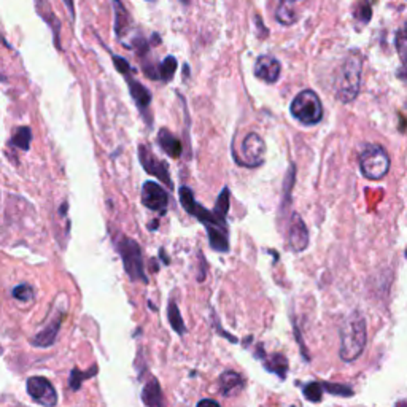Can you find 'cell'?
I'll return each mask as SVG.
<instances>
[{
  "instance_id": "obj_31",
  "label": "cell",
  "mask_w": 407,
  "mask_h": 407,
  "mask_svg": "<svg viewBox=\"0 0 407 407\" xmlns=\"http://www.w3.org/2000/svg\"><path fill=\"white\" fill-rule=\"evenodd\" d=\"M64 3H66L68 12H70V15L73 17V15H75V8H73V0H64Z\"/></svg>"
},
{
  "instance_id": "obj_4",
  "label": "cell",
  "mask_w": 407,
  "mask_h": 407,
  "mask_svg": "<svg viewBox=\"0 0 407 407\" xmlns=\"http://www.w3.org/2000/svg\"><path fill=\"white\" fill-rule=\"evenodd\" d=\"M361 173L369 180H380L390 171V156L382 145H368L359 155Z\"/></svg>"
},
{
  "instance_id": "obj_28",
  "label": "cell",
  "mask_w": 407,
  "mask_h": 407,
  "mask_svg": "<svg viewBox=\"0 0 407 407\" xmlns=\"http://www.w3.org/2000/svg\"><path fill=\"white\" fill-rule=\"evenodd\" d=\"M94 374H97V368H93L91 371L86 372V374L80 372V371H78V369H73V371H72V375H70V387H72L73 390H78V388H80L82 380L88 379V377H91V375H94Z\"/></svg>"
},
{
  "instance_id": "obj_5",
  "label": "cell",
  "mask_w": 407,
  "mask_h": 407,
  "mask_svg": "<svg viewBox=\"0 0 407 407\" xmlns=\"http://www.w3.org/2000/svg\"><path fill=\"white\" fill-rule=\"evenodd\" d=\"M118 250L121 253V260L124 264V271L131 277L132 282H144L148 283L145 267H144V256L142 250L135 240L129 237H121L118 242Z\"/></svg>"
},
{
  "instance_id": "obj_2",
  "label": "cell",
  "mask_w": 407,
  "mask_h": 407,
  "mask_svg": "<svg viewBox=\"0 0 407 407\" xmlns=\"http://www.w3.org/2000/svg\"><path fill=\"white\" fill-rule=\"evenodd\" d=\"M361 72H363V57L358 51H353L347 56L336 78V97L342 104H350L357 99L361 86Z\"/></svg>"
},
{
  "instance_id": "obj_13",
  "label": "cell",
  "mask_w": 407,
  "mask_h": 407,
  "mask_svg": "<svg viewBox=\"0 0 407 407\" xmlns=\"http://www.w3.org/2000/svg\"><path fill=\"white\" fill-rule=\"evenodd\" d=\"M218 388L221 395L226 396V398H231V396L239 393L244 388V379H242L240 374L234 371H225L220 375Z\"/></svg>"
},
{
  "instance_id": "obj_35",
  "label": "cell",
  "mask_w": 407,
  "mask_h": 407,
  "mask_svg": "<svg viewBox=\"0 0 407 407\" xmlns=\"http://www.w3.org/2000/svg\"><path fill=\"white\" fill-rule=\"evenodd\" d=\"M146 2H156V0H146Z\"/></svg>"
},
{
  "instance_id": "obj_25",
  "label": "cell",
  "mask_w": 407,
  "mask_h": 407,
  "mask_svg": "<svg viewBox=\"0 0 407 407\" xmlns=\"http://www.w3.org/2000/svg\"><path fill=\"white\" fill-rule=\"evenodd\" d=\"M228 210H229V189L225 188L223 191L220 193L218 199H216L214 212L216 215H220V216H223V218H226V215H228Z\"/></svg>"
},
{
  "instance_id": "obj_24",
  "label": "cell",
  "mask_w": 407,
  "mask_h": 407,
  "mask_svg": "<svg viewBox=\"0 0 407 407\" xmlns=\"http://www.w3.org/2000/svg\"><path fill=\"white\" fill-rule=\"evenodd\" d=\"M396 50H398L401 61L407 66V21L396 34Z\"/></svg>"
},
{
  "instance_id": "obj_6",
  "label": "cell",
  "mask_w": 407,
  "mask_h": 407,
  "mask_svg": "<svg viewBox=\"0 0 407 407\" xmlns=\"http://www.w3.org/2000/svg\"><path fill=\"white\" fill-rule=\"evenodd\" d=\"M266 145L256 132H250L242 142V158H236V161L247 167H258L264 162Z\"/></svg>"
},
{
  "instance_id": "obj_38",
  "label": "cell",
  "mask_w": 407,
  "mask_h": 407,
  "mask_svg": "<svg viewBox=\"0 0 407 407\" xmlns=\"http://www.w3.org/2000/svg\"><path fill=\"white\" fill-rule=\"evenodd\" d=\"M0 80H2V77H0Z\"/></svg>"
},
{
  "instance_id": "obj_33",
  "label": "cell",
  "mask_w": 407,
  "mask_h": 407,
  "mask_svg": "<svg viewBox=\"0 0 407 407\" xmlns=\"http://www.w3.org/2000/svg\"><path fill=\"white\" fill-rule=\"evenodd\" d=\"M156 226H158V221H155V223H153V225H151V231H155V228H156Z\"/></svg>"
},
{
  "instance_id": "obj_36",
  "label": "cell",
  "mask_w": 407,
  "mask_h": 407,
  "mask_svg": "<svg viewBox=\"0 0 407 407\" xmlns=\"http://www.w3.org/2000/svg\"><path fill=\"white\" fill-rule=\"evenodd\" d=\"M294 2H301V0H294Z\"/></svg>"
},
{
  "instance_id": "obj_32",
  "label": "cell",
  "mask_w": 407,
  "mask_h": 407,
  "mask_svg": "<svg viewBox=\"0 0 407 407\" xmlns=\"http://www.w3.org/2000/svg\"><path fill=\"white\" fill-rule=\"evenodd\" d=\"M204 404H214V406H218V403H216V401H214V399H202L199 403V406H204Z\"/></svg>"
},
{
  "instance_id": "obj_22",
  "label": "cell",
  "mask_w": 407,
  "mask_h": 407,
  "mask_svg": "<svg viewBox=\"0 0 407 407\" xmlns=\"http://www.w3.org/2000/svg\"><path fill=\"white\" fill-rule=\"evenodd\" d=\"M167 315H169V323H171L172 330H176L178 334H184V332H187V326H184V323H183L182 314H180L177 304L172 303V301L169 303Z\"/></svg>"
},
{
  "instance_id": "obj_15",
  "label": "cell",
  "mask_w": 407,
  "mask_h": 407,
  "mask_svg": "<svg viewBox=\"0 0 407 407\" xmlns=\"http://www.w3.org/2000/svg\"><path fill=\"white\" fill-rule=\"evenodd\" d=\"M158 144H160L161 150L166 153V155L172 156V158H178L182 155V142H180L172 132H169L167 129H161L158 132Z\"/></svg>"
},
{
  "instance_id": "obj_17",
  "label": "cell",
  "mask_w": 407,
  "mask_h": 407,
  "mask_svg": "<svg viewBox=\"0 0 407 407\" xmlns=\"http://www.w3.org/2000/svg\"><path fill=\"white\" fill-rule=\"evenodd\" d=\"M61 321H62V319L55 320L53 323H50L48 326H46L45 330H41L39 334H35L34 339H32V346L34 347H40V348L51 347L53 343L56 342L57 332H59V328H61Z\"/></svg>"
},
{
  "instance_id": "obj_29",
  "label": "cell",
  "mask_w": 407,
  "mask_h": 407,
  "mask_svg": "<svg viewBox=\"0 0 407 407\" xmlns=\"http://www.w3.org/2000/svg\"><path fill=\"white\" fill-rule=\"evenodd\" d=\"M323 388L326 391H330L331 395H336V396H347V398H350L353 395V390L346 387V385H339V384H323Z\"/></svg>"
},
{
  "instance_id": "obj_21",
  "label": "cell",
  "mask_w": 407,
  "mask_h": 407,
  "mask_svg": "<svg viewBox=\"0 0 407 407\" xmlns=\"http://www.w3.org/2000/svg\"><path fill=\"white\" fill-rule=\"evenodd\" d=\"M30 140H32V131L24 126V128H19L17 132H15L12 140H10V145L28 151L30 146Z\"/></svg>"
},
{
  "instance_id": "obj_27",
  "label": "cell",
  "mask_w": 407,
  "mask_h": 407,
  "mask_svg": "<svg viewBox=\"0 0 407 407\" xmlns=\"http://www.w3.org/2000/svg\"><path fill=\"white\" fill-rule=\"evenodd\" d=\"M13 298L23 301V303H29L34 299V288L28 283H21L13 290Z\"/></svg>"
},
{
  "instance_id": "obj_30",
  "label": "cell",
  "mask_w": 407,
  "mask_h": 407,
  "mask_svg": "<svg viewBox=\"0 0 407 407\" xmlns=\"http://www.w3.org/2000/svg\"><path fill=\"white\" fill-rule=\"evenodd\" d=\"M113 62H115V67H116V70H118L120 73H123L124 77L131 75V72H132V67L129 66V62L126 61L124 57L113 56Z\"/></svg>"
},
{
  "instance_id": "obj_23",
  "label": "cell",
  "mask_w": 407,
  "mask_h": 407,
  "mask_svg": "<svg viewBox=\"0 0 407 407\" xmlns=\"http://www.w3.org/2000/svg\"><path fill=\"white\" fill-rule=\"evenodd\" d=\"M177 70V59L173 56H167L160 64V78L162 82L172 80L173 73Z\"/></svg>"
},
{
  "instance_id": "obj_20",
  "label": "cell",
  "mask_w": 407,
  "mask_h": 407,
  "mask_svg": "<svg viewBox=\"0 0 407 407\" xmlns=\"http://www.w3.org/2000/svg\"><path fill=\"white\" fill-rule=\"evenodd\" d=\"M266 369L274 374H277L280 379H285L288 372V361L283 355H272L266 359Z\"/></svg>"
},
{
  "instance_id": "obj_18",
  "label": "cell",
  "mask_w": 407,
  "mask_h": 407,
  "mask_svg": "<svg viewBox=\"0 0 407 407\" xmlns=\"http://www.w3.org/2000/svg\"><path fill=\"white\" fill-rule=\"evenodd\" d=\"M142 401H144V404L151 407H160L164 404L162 391L156 379H151L142 390Z\"/></svg>"
},
{
  "instance_id": "obj_10",
  "label": "cell",
  "mask_w": 407,
  "mask_h": 407,
  "mask_svg": "<svg viewBox=\"0 0 407 407\" xmlns=\"http://www.w3.org/2000/svg\"><path fill=\"white\" fill-rule=\"evenodd\" d=\"M288 248L294 253L304 252L309 245V229L298 214H293L288 228Z\"/></svg>"
},
{
  "instance_id": "obj_12",
  "label": "cell",
  "mask_w": 407,
  "mask_h": 407,
  "mask_svg": "<svg viewBox=\"0 0 407 407\" xmlns=\"http://www.w3.org/2000/svg\"><path fill=\"white\" fill-rule=\"evenodd\" d=\"M113 5V12H115V32L116 37L120 40H124V37L129 34V30L132 28V19L129 17L128 10L123 5L121 0H110Z\"/></svg>"
},
{
  "instance_id": "obj_34",
  "label": "cell",
  "mask_w": 407,
  "mask_h": 407,
  "mask_svg": "<svg viewBox=\"0 0 407 407\" xmlns=\"http://www.w3.org/2000/svg\"><path fill=\"white\" fill-rule=\"evenodd\" d=\"M182 3H189V0H180Z\"/></svg>"
},
{
  "instance_id": "obj_37",
  "label": "cell",
  "mask_w": 407,
  "mask_h": 407,
  "mask_svg": "<svg viewBox=\"0 0 407 407\" xmlns=\"http://www.w3.org/2000/svg\"><path fill=\"white\" fill-rule=\"evenodd\" d=\"M406 258H407V250H406Z\"/></svg>"
},
{
  "instance_id": "obj_9",
  "label": "cell",
  "mask_w": 407,
  "mask_h": 407,
  "mask_svg": "<svg viewBox=\"0 0 407 407\" xmlns=\"http://www.w3.org/2000/svg\"><path fill=\"white\" fill-rule=\"evenodd\" d=\"M142 204L153 212H166L169 205V194L166 189L155 182H146L142 188Z\"/></svg>"
},
{
  "instance_id": "obj_16",
  "label": "cell",
  "mask_w": 407,
  "mask_h": 407,
  "mask_svg": "<svg viewBox=\"0 0 407 407\" xmlns=\"http://www.w3.org/2000/svg\"><path fill=\"white\" fill-rule=\"evenodd\" d=\"M126 80H128L129 84V91H131V96L132 99L135 100L137 107H139L142 112H145V110L150 107V102H151V94L148 89L144 86V84L139 83L134 78H131V75L126 77Z\"/></svg>"
},
{
  "instance_id": "obj_19",
  "label": "cell",
  "mask_w": 407,
  "mask_h": 407,
  "mask_svg": "<svg viewBox=\"0 0 407 407\" xmlns=\"http://www.w3.org/2000/svg\"><path fill=\"white\" fill-rule=\"evenodd\" d=\"M37 12L41 15V18H44L46 23L50 24V28L53 29V32H55V40H56V46H59V30H61V24L59 21L56 19L55 13H53V10L50 7L48 0H37Z\"/></svg>"
},
{
  "instance_id": "obj_1",
  "label": "cell",
  "mask_w": 407,
  "mask_h": 407,
  "mask_svg": "<svg viewBox=\"0 0 407 407\" xmlns=\"http://www.w3.org/2000/svg\"><path fill=\"white\" fill-rule=\"evenodd\" d=\"M368 331H366V320L363 319L361 314H352L343 321L341 328V348L339 357L346 363H352L361 357V353L366 347Z\"/></svg>"
},
{
  "instance_id": "obj_3",
  "label": "cell",
  "mask_w": 407,
  "mask_h": 407,
  "mask_svg": "<svg viewBox=\"0 0 407 407\" xmlns=\"http://www.w3.org/2000/svg\"><path fill=\"white\" fill-rule=\"evenodd\" d=\"M290 112L301 124L314 126L319 124L323 118V105L312 89H304L293 99Z\"/></svg>"
},
{
  "instance_id": "obj_8",
  "label": "cell",
  "mask_w": 407,
  "mask_h": 407,
  "mask_svg": "<svg viewBox=\"0 0 407 407\" xmlns=\"http://www.w3.org/2000/svg\"><path fill=\"white\" fill-rule=\"evenodd\" d=\"M139 160H140L142 166H144V169L148 173H150V176H155L156 178H160L161 182L169 188L173 187L171 176H169L167 164L158 160V158L153 155L150 146H146V145L139 146Z\"/></svg>"
},
{
  "instance_id": "obj_7",
  "label": "cell",
  "mask_w": 407,
  "mask_h": 407,
  "mask_svg": "<svg viewBox=\"0 0 407 407\" xmlns=\"http://www.w3.org/2000/svg\"><path fill=\"white\" fill-rule=\"evenodd\" d=\"M28 395L32 398L37 404L53 407L57 404V393L51 382L45 377H30L28 380Z\"/></svg>"
},
{
  "instance_id": "obj_11",
  "label": "cell",
  "mask_w": 407,
  "mask_h": 407,
  "mask_svg": "<svg viewBox=\"0 0 407 407\" xmlns=\"http://www.w3.org/2000/svg\"><path fill=\"white\" fill-rule=\"evenodd\" d=\"M282 66L274 56H260L255 62V75L264 83H276L280 78Z\"/></svg>"
},
{
  "instance_id": "obj_26",
  "label": "cell",
  "mask_w": 407,
  "mask_h": 407,
  "mask_svg": "<svg viewBox=\"0 0 407 407\" xmlns=\"http://www.w3.org/2000/svg\"><path fill=\"white\" fill-rule=\"evenodd\" d=\"M323 390V384L320 385L319 382H310L303 388L304 398H307L312 403H316V401L321 399V391Z\"/></svg>"
},
{
  "instance_id": "obj_14",
  "label": "cell",
  "mask_w": 407,
  "mask_h": 407,
  "mask_svg": "<svg viewBox=\"0 0 407 407\" xmlns=\"http://www.w3.org/2000/svg\"><path fill=\"white\" fill-rule=\"evenodd\" d=\"M276 19L283 26H292L298 21V2L278 0L276 7Z\"/></svg>"
}]
</instances>
